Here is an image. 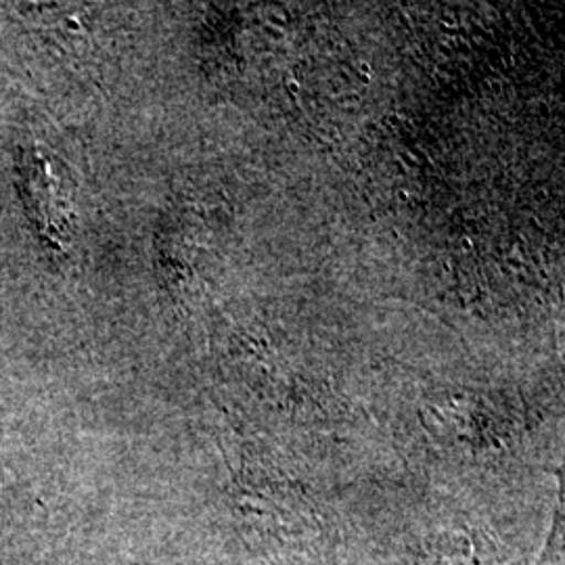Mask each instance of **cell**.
Listing matches in <instances>:
<instances>
[{"label":"cell","mask_w":565,"mask_h":565,"mask_svg":"<svg viewBox=\"0 0 565 565\" xmlns=\"http://www.w3.org/2000/svg\"><path fill=\"white\" fill-rule=\"evenodd\" d=\"M539 565H565V467L555 520L551 525V534L546 539L545 551L539 559Z\"/></svg>","instance_id":"obj_1"}]
</instances>
